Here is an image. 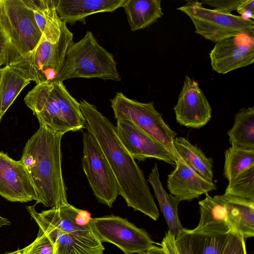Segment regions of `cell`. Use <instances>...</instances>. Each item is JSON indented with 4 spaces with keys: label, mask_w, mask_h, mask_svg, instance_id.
Instances as JSON below:
<instances>
[{
    "label": "cell",
    "mask_w": 254,
    "mask_h": 254,
    "mask_svg": "<svg viewBox=\"0 0 254 254\" xmlns=\"http://www.w3.org/2000/svg\"><path fill=\"white\" fill-rule=\"evenodd\" d=\"M200 219L194 230L199 232L226 234L231 231L227 210L217 195L212 197L208 193L198 202Z\"/></svg>",
    "instance_id": "19"
},
{
    "label": "cell",
    "mask_w": 254,
    "mask_h": 254,
    "mask_svg": "<svg viewBox=\"0 0 254 254\" xmlns=\"http://www.w3.org/2000/svg\"><path fill=\"white\" fill-rule=\"evenodd\" d=\"M73 78L121 80L113 55L99 44L90 31L78 42L70 45L54 81L63 82Z\"/></svg>",
    "instance_id": "5"
},
{
    "label": "cell",
    "mask_w": 254,
    "mask_h": 254,
    "mask_svg": "<svg viewBox=\"0 0 254 254\" xmlns=\"http://www.w3.org/2000/svg\"><path fill=\"white\" fill-rule=\"evenodd\" d=\"M35 206L26 207L56 254H103L105 248L92 231L88 211L68 203L38 213Z\"/></svg>",
    "instance_id": "3"
},
{
    "label": "cell",
    "mask_w": 254,
    "mask_h": 254,
    "mask_svg": "<svg viewBox=\"0 0 254 254\" xmlns=\"http://www.w3.org/2000/svg\"><path fill=\"white\" fill-rule=\"evenodd\" d=\"M126 0H55L61 20L71 25L86 24L85 18L95 13L113 12L123 6Z\"/></svg>",
    "instance_id": "17"
},
{
    "label": "cell",
    "mask_w": 254,
    "mask_h": 254,
    "mask_svg": "<svg viewBox=\"0 0 254 254\" xmlns=\"http://www.w3.org/2000/svg\"><path fill=\"white\" fill-rule=\"evenodd\" d=\"M0 29L6 43L4 65L32 51L42 36L23 0H0Z\"/></svg>",
    "instance_id": "6"
},
{
    "label": "cell",
    "mask_w": 254,
    "mask_h": 254,
    "mask_svg": "<svg viewBox=\"0 0 254 254\" xmlns=\"http://www.w3.org/2000/svg\"><path fill=\"white\" fill-rule=\"evenodd\" d=\"M5 44V38L0 29V64L1 65H4Z\"/></svg>",
    "instance_id": "34"
},
{
    "label": "cell",
    "mask_w": 254,
    "mask_h": 254,
    "mask_svg": "<svg viewBox=\"0 0 254 254\" xmlns=\"http://www.w3.org/2000/svg\"><path fill=\"white\" fill-rule=\"evenodd\" d=\"M243 0H203L202 4H205L214 8V9L226 13L237 10Z\"/></svg>",
    "instance_id": "31"
},
{
    "label": "cell",
    "mask_w": 254,
    "mask_h": 254,
    "mask_svg": "<svg viewBox=\"0 0 254 254\" xmlns=\"http://www.w3.org/2000/svg\"><path fill=\"white\" fill-rule=\"evenodd\" d=\"M22 253V249L21 250H18L17 251L12 252H7L3 254H21Z\"/></svg>",
    "instance_id": "37"
},
{
    "label": "cell",
    "mask_w": 254,
    "mask_h": 254,
    "mask_svg": "<svg viewBox=\"0 0 254 254\" xmlns=\"http://www.w3.org/2000/svg\"><path fill=\"white\" fill-rule=\"evenodd\" d=\"M144 254H166V253L162 247L153 245Z\"/></svg>",
    "instance_id": "35"
},
{
    "label": "cell",
    "mask_w": 254,
    "mask_h": 254,
    "mask_svg": "<svg viewBox=\"0 0 254 254\" xmlns=\"http://www.w3.org/2000/svg\"><path fill=\"white\" fill-rule=\"evenodd\" d=\"M90 224L101 243H112L125 254H144L154 244L145 230L120 216L91 217Z\"/></svg>",
    "instance_id": "11"
},
{
    "label": "cell",
    "mask_w": 254,
    "mask_h": 254,
    "mask_svg": "<svg viewBox=\"0 0 254 254\" xmlns=\"http://www.w3.org/2000/svg\"><path fill=\"white\" fill-rule=\"evenodd\" d=\"M79 104L84 128L106 157L119 187L120 195L128 207L157 220L158 209L143 172L121 142L115 126L94 105L83 99Z\"/></svg>",
    "instance_id": "1"
},
{
    "label": "cell",
    "mask_w": 254,
    "mask_h": 254,
    "mask_svg": "<svg viewBox=\"0 0 254 254\" xmlns=\"http://www.w3.org/2000/svg\"><path fill=\"white\" fill-rule=\"evenodd\" d=\"M82 167L97 200L110 208L120 194L113 172L102 151L87 131H82Z\"/></svg>",
    "instance_id": "10"
},
{
    "label": "cell",
    "mask_w": 254,
    "mask_h": 254,
    "mask_svg": "<svg viewBox=\"0 0 254 254\" xmlns=\"http://www.w3.org/2000/svg\"><path fill=\"white\" fill-rule=\"evenodd\" d=\"M117 121V134L134 160L143 161L154 158L175 166V157L163 145L129 122Z\"/></svg>",
    "instance_id": "14"
},
{
    "label": "cell",
    "mask_w": 254,
    "mask_h": 254,
    "mask_svg": "<svg viewBox=\"0 0 254 254\" xmlns=\"http://www.w3.org/2000/svg\"><path fill=\"white\" fill-rule=\"evenodd\" d=\"M167 188L171 194L180 201H191L216 190L215 184L204 178L179 157L175 169L168 175Z\"/></svg>",
    "instance_id": "16"
},
{
    "label": "cell",
    "mask_w": 254,
    "mask_h": 254,
    "mask_svg": "<svg viewBox=\"0 0 254 254\" xmlns=\"http://www.w3.org/2000/svg\"><path fill=\"white\" fill-rule=\"evenodd\" d=\"M175 158L179 157L209 181L213 178V160L198 147L184 137H176L173 142Z\"/></svg>",
    "instance_id": "24"
},
{
    "label": "cell",
    "mask_w": 254,
    "mask_h": 254,
    "mask_svg": "<svg viewBox=\"0 0 254 254\" xmlns=\"http://www.w3.org/2000/svg\"><path fill=\"white\" fill-rule=\"evenodd\" d=\"M159 0H126L123 6L131 31L144 29L164 15Z\"/></svg>",
    "instance_id": "23"
},
{
    "label": "cell",
    "mask_w": 254,
    "mask_h": 254,
    "mask_svg": "<svg viewBox=\"0 0 254 254\" xmlns=\"http://www.w3.org/2000/svg\"><path fill=\"white\" fill-rule=\"evenodd\" d=\"M73 34L64 23L58 42L52 43L42 36L32 51L8 65L17 69L37 84L55 80L63 66L66 51L73 42Z\"/></svg>",
    "instance_id": "7"
},
{
    "label": "cell",
    "mask_w": 254,
    "mask_h": 254,
    "mask_svg": "<svg viewBox=\"0 0 254 254\" xmlns=\"http://www.w3.org/2000/svg\"><path fill=\"white\" fill-rule=\"evenodd\" d=\"M64 134L40 125L26 143L20 160L34 187L36 204L51 208L68 204L62 167Z\"/></svg>",
    "instance_id": "2"
},
{
    "label": "cell",
    "mask_w": 254,
    "mask_h": 254,
    "mask_svg": "<svg viewBox=\"0 0 254 254\" xmlns=\"http://www.w3.org/2000/svg\"><path fill=\"white\" fill-rule=\"evenodd\" d=\"M212 69L226 74L254 62V36L241 34L215 43L209 53Z\"/></svg>",
    "instance_id": "12"
},
{
    "label": "cell",
    "mask_w": 254,
    "mask_h": 254,
    "mask_svg": "<svg viewBox=\"0 0 254 254\" xmlns=\"http://www.w3.org/2000/svg\"><path fill=\"white\" fill-rule=\"evenodd\" d=\"M110 101L117 121L129 122L163 145L175 157L173 142L177 133L156 110L154 102H140L121 92L116 93Z\"/></svg>",
    "instance_id": "9"
},
{
    "label": "cell",
    "mask_w": 254,
    "mask_h": 254,
    "mask_svg": "<svg viewBox=\"0 0 254 254\" xmlns=\"http://www.w3.org/2000/svg\"><path fill=\"white\" fill-rule=\"evenodd\" d=\"M177 9L191 20L196 34L214 43L241 34L254 36V20L205 8L199 1H188Z\"/></svg>",
    "instance_id": "8"
},
{
    "label": "cell",
    "mask_w": 254,
    "mask_h": 254,
    "mask_svg": "<svg viewBox=\"0 0 254 254\" xmlns=\"http://www.w3.org/2000/svg\"><path fill=\"white\" fill-rule=\"evenodd\" d=\"M236 10L242 17L254 20V0H243Z\"/></svg>",
    "instance_id": "32"
},
{
    "label": "cell",
    "mask_w": 254,
    "mask_h": 254,
    "mask_svg": "<svg viewBox=\"0 0 254 254\" xmlns=\"http://www.w3.org/2000/svg\"><path fill=\"white\" fill-rule=\"evenodd\" d=\"M33 11L37 24L46 40L56 43L62 33L64 22L60 19L55 0H23Z\"/></svg>",
    "instance_id": "21"
},
{
    "label": "cell",
    "mask_w": 254,
    "mask_h": 254,
    "mask_svg": "<svg viewBox=\"0 0 254 254\" xmlns=\"http://www.w3.org/2000/svg\"><path fill=\"white\" fill-rule=\"evenodd\" d=\"M224 194L254 200V165L229 181Z\"/></svg>",
    "instance_id": "28"
},
{
    "label": "cell",
    "mask_w": 254,
    "mask_h": 254,
    "mask_svg": "<svg viewBox=\"0 0 254 254\" xmlns=\"http://www.w3.org/2000/svg\"><path fill=\"white\" fill-rule=\"evenodd\" d=\"M24 102L40 125L65 134L84 128V120L78 102L63 82L37 84L25 96Z\"/></svg>",
    "instance_id": "4"
},
{
    "label": "cell",
    "mask_w": 254,
    "mask_h": 254,
    "mask_svg": "<svg viewBox=\"0 0 254 254\" xmlns=\"http://www.w3.org/2000/svg\"><path fill=\"white\" fill-rule=\"evenodd\" d=\"M31 80L9 65L0 68V122L22 89Z\"/></svg>",
    "instance_id": "25"
},
{
    "label": "cell",
    "mask_w": 254,
    "mask_h": 254,
    "mask_svg": "<svg viewBox=\"0 0 254 254\" xmlns=\"http://www.w3.org/2000/svg\"><path fill=\"white\" fill-rule=\"evenodd\" d=\"M21 254H56L55 247L46 235L39 231L36 239L22 249Z\"/></svg>",
    "instance_id": "29"
},
{
    "label": "cell",
    "mask_w": 254,
    "mask_h": 254,
    "mask_svg": "<svg viewBox=\"0 0 254 254\" xmlns=\"http://www.w3.org/2000/svg\"><path fill=\"white\" fill-rule=\"evenodd\" d=\"M245 240L238 231H231L222 254H247Z\"/></svg>",
    "instance_id": "30"
},
{
    "label": "cell",
    "mask_w": 254,
    "mask_h": 254,
    "mask_svg": "<svg viewBox=\"0 0 254 254\" xmlns=\"http://www.w3.org/2000/svg\"><path fill=\"white\" fill-rule=\"evenodd\" d=\"M229 233H211L184 228L175 237L176 248L178 254H222Z\"/></svg>",
    "instance_id": "18"
},
{
    "label": "cell",
    "mask_w": 254,
    "mask_h": 254,
    "mask_svg": "<svg viewBox=\"0 0 254 254\" xmlns=\"http://www.w3.org/2000/svg\"><path fill=\"white\" fill-rule=\"evenodd\" d=\"M1 64H0V68H1Z\"/></svg>",
    "instance_id": "38"
},
{
    "label": "cell",
    "mask_w": 254,
    "mask_h": 254,
    "mask_svg": "<svg viewBox=\"0 0 254 254\" xmlns=\"http://www.w3.org/2000/svg\"><path fill=\"white\" fill-rule=\"evenodd\" d=\"M174 110L177 122L190 128L203 127L212 117L211 107L198 83L188 75Z\"/></svg>",
    "instance_id": "13"
},
{
    "label": "cell",
    "mask_w": 254,
    "mask_h": 254,
    "mask_svg": "<svg viewBox=\"0 0 254 254\" xmlns=\"http://www.w3.org/2000/svg\"><path fill=\"white\" fill-rule=\"evenodd\" d=\"M231 146L254 149V107L243 108L234 116V123L227 132Z\"/></svg>",
    "instance_id": "26"
},
{
    "label": "cell",
    "mask_w": 254,
    "mask_h": 254,
    "mask_svg": "<svg viewBox=\"0 0 254 254\" xmlns=\"http://www.w3.org/2000/svg\"><path fill=\"white\" fill-rule=\"evenodd\" d=\"M175 237L168 230L161 242V246L166 254H178L175 243Z\"/></svg>",
    "instance_id": "33"
},
{
    "label": "cell",
    "mask_w": 254,
    "mask_h": 254,
    "mask_svg": "<svg viewBox=\"0 0 254 254\" xmlns=\"http://www.w3.org/2000/svg\"><path fill=\"white\" fill-rule=\"evenodd\" d=\"M224 155V175L228 181L254 165V149L231 146Z\"/></svg>",
    "instance_id": "27"
},
{
    "label": "cell",
    "mask_w": 254,
    "mask_h": 254,
    "mask_svg": "<svg viewBox=\"0 0 254 254\" xmlns=\"http://www.w3.org/2000/svg\"><path fill=\"white\" fill-rule=\"evenodd\" d=\"M147 181L153 188L169 231L176 237L184 228L181 223L178 214V205L181 201L167 192L163 188L156 163H155L149 174Z\"/></svg>",
    "instance_id": "22"
},
{
    "label": "cell",
    "mask_w": 254,
    "mask_h": 254,
    "mask_svg": "<svg viewBox=\"0 0 254 254\" xmlns=\"http://www.w3.org/2000/svg\"><path fill=\"white\" fill-rule=\"evenodd\" d=\"M227 210L231 231L240 232L245 239L254 236V200L225 194L217 195Z\"/></svg>",
    "instance_id": "20"
},
{
    "label": "cell",
    "mask_w": 254,
    "mask_h": 254,
    "mask_svg": "<svg viewBox=\"0 0 254 254\" xmlns=\"http://www.w3.org/2000/svg\"><path fill=\"white\" fill-rule=\"evenodd\" d=\"M0 195L12 202L36 201L29 175L22 163L0 151Z\"/></svg>",
    "instance_id": "15"
},
{
    "label": "cell",
    "mask_w": 254,
    "mask_h": 254,
    "mask_svg": "<svg viewBox=\"0 0 254 254\" xmlns=\"http://www.w3.org/2000/svg\"><path fill=\"white\" fill-rule=\"evenodd\" d=\"M10 225V222L6 218L0 215V228L3 226Z\"/></svg>",
    "instance_id": "36"
}]
</instances>
